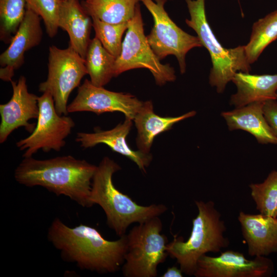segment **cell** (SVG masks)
<instances>
[{
	"label": "cell",
	"mask_w": 277,
	"mask_h": 277,
	"mask_svg": "<svg viewBox=\"0 0 277 277\" xmlns=\"http://www.w3.org/2000/svg\"><path fill=\"white\" fill-rule=\"evenodd\" d=\"M140 0H83L81 4L91 17L111 24L128 23Z\"/></svg>",
	"instance_id": "obj_21"
},
{
	"label": "cell",
	"mask_w": 277,
	"mask_h": 277,
	"mask_svg": "<svg viewBox=\"0 0 277 277\" xmlns=\"http://www.w3.org/2000/svg\"><path fill=\"white\" fill-rule=\"evenodd\" d=\"M264 102H256L235 109L222 112L230 131L242 130L255 137L259 143L277 145V138L263 113Z\"/></svg>",
	"instance_id": "obj_18"
},
{
	"label": "cell",
	"mask_w": 277,
	"mask_h": 277,
	"mask_svg": "<svg viewBox=\"0 0 277 277\" xmlns=\"http://www.w3.org/2000/svg\"><path fill=\"white\" fill-rule=\"evenodd\" d=\"M249 188L260 213L277 218V170L271 171L263 182L250 184Z\"/></svg>",
	"instance_id": "obj_24"
},
{
	"label": "cell",
	"mask_w": 277,
	"mask_h": 277,
	"mask_svg": "<svg viewBox=\"0 0 277 277\" xmlns=\"http://www.w3.org/2000/svg\"><path fill=\"white\" fill-rule=\"evenodd\" d=\"M47 238L60 251L63 260L75 264L81 269L113 273L125 262L126 234L115 241H108L93 227L81 224L71 228L56 217L48 228Z\"/></svg>",
	"instance_id": "obj_1"
},
{
	"label": "cell",
	"mask_w": 277,
	"mask_h": 277,
	"mask_svg": "<svg viewBox=\"0 0 277 277\" xmlns=\"http://www.w3.org/2000/svg\"><path fill=\"white\" fill-rule=\"evenodd\" d=\"M148 69L159 86L173 82L175 70L169 64H163L150 47L145 35L144 24L138 3L133 17L128 22V29L120 55L116 58L114 77L134 69Z\"/></svg>",
	"instance_id": "obj_7"
},
{
	"label": "cell",
	"mask_w": 277,
	"mask_h": 277,
	"mask_svg": "<svg viewBox=\"0 0 277 277\" xmlns=\"http://www.w3.org/2000/svg\"><path fill=\"white\" fill-rule=\"evenodd\" d=\"M151 14L153 26L147 36L152 49L162 60L168 55L175 56L180 72L186 71L185 57L191 49L202 47L197 36L191 35L178 27L166 11L164 5L167 0H140Z\"/></svg>",
	"instance_id": "obj_9"
},
{
	"label": "cell",
	"mask_w": 277,
	"mask_h": 277,
	"mask_svg": "<svg viewBox=\"0 0 277 277\" xmlns=\"http://www.w3.org/2000/svg\"><path fill=\"white\" fill-rule=\"evenodd\" d=\"M10 82L13 90L12 97L7 103L0 105L1 144L6 142L18 128L24 127L32 132L36 125L29 122L37 119L39 115L38 96L29 92L26 77L21 75L17 82Z\"/></svg>",
	"instance_id": "obj_13"
},
{
	"label": "cell",
	"mask_w": 277,
	"mask_h": 277,
	"mask_svg": "<svg viewBox=\"0 0 277 277\" xmlns=\"http://www.w3.org/2000/svg\"><path fill=\"white\" fill-rule=\"evenodd\" d=\"M274 270L273 261L266 256L247 259L243 253L233 250L217 256L204 254L198 260L195 277H269Z\"/></svg>",
	"instance_id": "obj_11"
},
{
	"label": "cell",
	"mask_w": 277,
	"mask_h": 277,
	"mask_svg": "<svg viewBox=\"0 0 277 277\" xmlns=\"http://www.w3.org/2000/svg\"><path fill=\"white\" fill-rule=\"evenodd\" d=\"M132 126V120L125 118L123 122L110 130L96 129L93 133L78 132L75 141L84 148L93 147L99 144H105L113 151L129 158L142 171L146 172V168L150 164L152 156L139 150H133L128 145L127 136Z\"/></svg>",
	"instance_id": "obj_15"
},
{
	"label": "cell",
	"mask_w": 277,
	"mask_h": 277,
	"mask_svg": "<svg viewBox=\"0 0 277 277\" xmlns=\"http://www.w3.org/2000/svg\"><path fill=\"white\" fill-rule=\"evenodd\" d=\"M263 109L265 117L277 138V101L276 100L265 101Z\"/></svg>",
	"instance_id": "obj_28"
},
{
	"label": "cell",
	"mask_w": 277,
	"mask_h": 277,
	"mask_svg": "<svg viewBox=\"0 0 277 277\" xmlns=\"http://www.w3.org/2000/svg\"><path fill=\"white\" fill-rule=\"evenodd\" d=\"M58 27L67 32L69 45L85 59L91 39L92 20L78 0H63Z\"/></svg>",
	"instance_id": "obj_17"
},
{
	"label": "cell",
	"mask_w": 277,
	"mask_h": 277,
	"mask_svg": "<svg viewBox=\"0 0 277 277\" xmlns=\"http://www.w3.org/2000/svg\"><path fill=\"white\" fill-rule=\"evenodd\" d=\"M63 1H67V0H63Z\"/></svg>",
	"instance_id": "obj_30"
},
{
	"label": "cell",
	"mask_w": 277,
	"mask_h": 277,
	"mask_svg": "<svg viewBox=\"0 0 277 277\" xmlns=\"http://www.w3.org/2000/svg\"><path fill=\"white\" fill-rule=\"evenodd\" d=\"M143 103L130 93L110 91L85 79L78 87L75 97L68 105L67 111L68 113L88 111L96 114L120 112L125 118L133 121Z\"/></svg>",
	"instance_id": "obj_12"
},
{
	"label": "cell",
	"mask_w": 277,
	"mask_h": 277,
	"mask_svg": "<svg viewBox=\"0 0 277 277\" xmlns=\"http://www.w3.org/2000/svg\"><path fill=\"white\" fill-rule=\"evenodd\" d=\"M26 0H0V39L10 44L24 19Z\"/></svg>",
	"instance_id": "obj_25"
},
{
	"label": "cell",
	"mask_w": 277,
	"mask_h": 277,
	"mask_svg": "<svg viewBox=\"0 0 277 277\" xmlns=\"http://www.w3.org/2000/svg\"><path fill=\"white\" fill-rule=\"evenodd\" d=\"M91 18L95 37L107 51L117 58L121 52L122 37L128 29V23L111 24Z\"/></svg>",
	"instance_id": "obj_26"
},
{
	"label": "cell",
	"mask_w": 277,
	"mask_h": 277,
	"mask_svg": "<svg viewBox=\"0 0 277 277\" xmlns=\"http://www.w3.org/2000/svg\"><path fill=\"white\" fill-rule=\"evenodd\" d=\"M96 167L70 155L46 160L31 156L24 157L14 175L21 185L41 186L57 196H67L83 207H90L92 181Z\"/></svg>",
	"instance_id": "obj_2"
},
{
	"label": "cell",
	"mask_w": 277,
	"mask_h": 277,
	"mask_svg": "<svg viewBox=\"0 0 277 277\" xmlns=\"http://www.w3.org/2000/svg\"><path fill=\"white\" fill-rule=\"evenodd\" d=\"M251 256H266L277 252V218L241 211L238 217Z\"/></svg>",
	"instance_id": "obj_16"
},
{
	"label": "cell",
	"mask_w": 277,
	"mask_h": 277,
	"mask_svg": "<svg viewBox=\"0 0 277 277\" xmlns=\"http://www.w3.org/2000/svg\"><path fill=\"white\" fill-rule=\"evenodd\" d=\"M41 17L26 9L23 20L8 48L0 55V78L11 82L24 63L25 53L38 46L43 37Z\"/></svg>",
	"instance_id": "obj_14"
},
{
	"label": "cell",
	"mask_w": 277,
	"mask_h": 277,
	"mask_svg": "<svg viewBox=\"0 0 277 277\" xmlns=\"http://www.w3.org/2000/svg\"><path fill=\"white\" fill-rule=\"evenodd\" d=\"M232 81L237 88L230 103L235 108L256 102L277 99V74H251L238 72Z\"/></svg>",
	"instance_id": "obj_19"
},
{
	"label": "cell",
	"mask_w": 277,
	"mask_h": 277,
	"mask_svg": "<svg viewBox=\"0 0 277 277\" xmlns=\"http://www.w3.org/2000/svg\"><path fill=\"white\" fill-rule=\"evenodd\" d=\"M87 74L85 59L71 46L60 49L52 45L49 48L47 77L39 84L38 91L50 93L57 113L66 115L70 93Z\"/></svg>",
	"instance_id": "obj_8"
},
{
	"label": "cell",
	"mask_w": 277,
	"mask_h": 277,
	"mask_svg": "<svg viewBox=\"0 0 277 277\" xmlns=\"http://www.w3.org/2000/svg\"><path fill=\"white\" fill-rule=\"evenodd\" d=\"M63 0H26V9L43 19L48 35L54 37L58 31V18Z\"/></svg>",
	"instance_id": "obj_27"
},
{
	"label": "cell",
	"mask_w": 277,
	"mask_h": 277,
	"mask_svg": "<svg viewBox=\"0 0 277 277\" xmlns=\"http://www.w3.org/2000/svg\"><path fill=\"white\" fill-rule=\"evenodd\" d=\"M195 114V111H191L178 116L162 117L154 112L151 101L144 102L133 120L137 129L136 143L138 149L150 153L153 140L157 135L170 130L175 124Z\"/></svg>",
	"instance_id": "obj_20"
},
{
	"label": "cell",
	"mask_w": 277,
	"mask_h": 277,
	"mask_svg": "<svg viewBox=\"0 0 277 277\" xmlns=\"http://www.w3.org/2000/svg\"><path fill=\"white\" fill-rule=\"evenodd\" d=\"M198 213L192 220L189 237L184 241L181 236L167 245L168 255L175 259L183 273L193 275L199 259L208 252L217 253L229 245L224 235L225 222L212 201H195Z\"/></svg>",
	"instance_id": "obj_4"
},
{
	"label": "cell",
	"mask_w": 277,
	"mask_h": 277,
	"mask_svg": "<svg viewBox=\"0 0 277 277\" xmlns=\"http://www.w3.org/2000/svg\"><path fill=\"white\" fill-rule=\"evenodd\" d=\"M116 57L107 51L95 37L91 39L85 58L91 83L104 87L114 77Z\"/></svg>",
	"instance_id": "obj_22"
},
{
	"label": "cell",
	"mask_w": 277,
	"mask_h": 277,
	"mask_svg": "<svg viewBox=\"0 0 277 277\" xmlns=\"http://www.w3.org/2000/svg\"><path fill=\"white\" fill-rule=\"evenodd\" d=\"M276 94H277V92H276Z\"/></svg>",
	"instance_id": "obj_31"
},
{
	"label": "cell",
	"mask_w": 277,
	"mask_h": 277,
	"mask_svg": "<svg viewBox=\"0 0 277 277\" xmlns=\"http://www.w3.org/2000/svg\"><path fill=\"white\" fill-rule=\"evenodd\" d=\"M190 14L186 24L197 35L203 46L208 51L212 67L209 75V83L222 93L227 83L232 81L234 74L239 71L249 73L251 70L245 51V46L226 48L215 36L207 21L205 0H185Z\"/></svg>",
	"instance_id": "obj_5"
},
{
	"label": "cell",
	"mask_w": 277,
	"mask_h": 277,
	"mask_svg": "<svg viewBox=\"0 0 277 277\" xmlns=\"http://www.w3.org/2000/svg\"><path fill=\"white\" fill-rule=\"evenodd\" d=\"M121 169L119 165L113 160L104 157L97 166L92 181L90 196L92 206L97 204L103 209L108 227L119 237L126 234L131 224L141 223L159 216L168 210L163 204L139 205L117 189L112 177Z\"/></svg>",
	"instance_id": "obj_3"
},
{
	"label": "cell",
	"mask_w": 277,
	"mask_h": 277,
	"mask_svg": "<svg viewBox=\"0 0 277 277\" xmlns=\"http://www.w3.org/2000/svg\"><path fill=\"white\" fill-rule=\"evenodd\" d=\"M38 103L39 115L34 130L29 136L16 143L20 150L25 151L23 157L32 156L41 149L46 152L60 151L75 126L71 117L57 113L50 93H43L38 98Z\"/></svg>",
	"instance_id": "obj_10"
},
{
	"label": "cell",
	"mask_w": 277,
	"mask_h": 277,
	"mask_svg": "<svg viewBox=\"0 0 277 277\" xmlns=\"http://www.w3.org/2000/svg\"><path fill=\"white\" fill-rule=\"evenodd\" d=\"M183 272L177 267L173 266L168 267L166 271L161 276L162 277H183Z\"/></svg>",
	"instance_id": "obj_29"
},
{
	"label": "cell",
	"mask_w": 277,
	"mask_h": 277,
	"mask_svg": "<svg viewBox=\"0 0 277 277\" xmlns=\"http://www.w3.org/2000/svg\"><path fill=\"white\" fill-rule=\"evenodd\" d=\"M163 224L159 216L133 227L128 234L127 249L122 272L125 277H156L158 266L168 254L167 237L161 234Z\"/></svg>",
	"instance_id": "obj_6"
},
{
	"label": "cell",
	"mask_w": 277,
	"mask_h": 277,
	"mask_svg": "<svg viewBox=\"0 0 277 277\" xmlns=\"http://www.w3.org/2000/svg\"><path fill=\"white\" fill-rule=\"evenodd\" d=\"M277 38V10L255 22L249 43L245 46L248 63L255 62L263 50Z\"/></svg>",
	"instance_id": "obj_23"
}]
</instances>
